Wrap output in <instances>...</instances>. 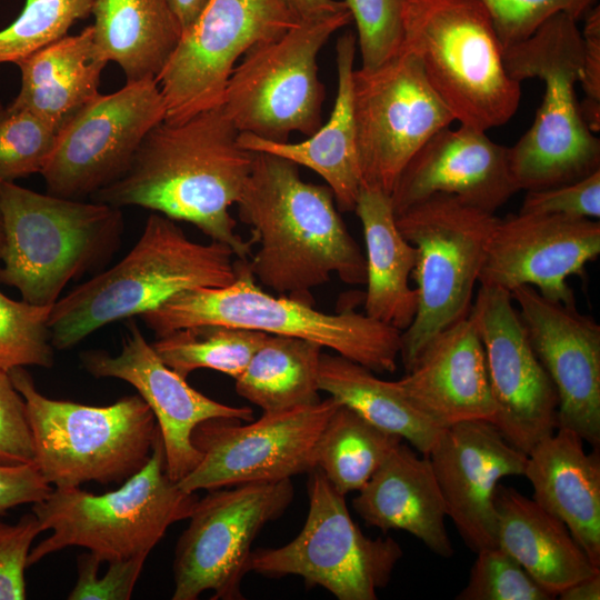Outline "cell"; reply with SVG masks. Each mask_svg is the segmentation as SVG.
Segmentation results:
<instances>
[{
    "instance_id": "obj_1",
    "label": "cell",
    "mask_w": 600,
    "mask_h": 600,
    "mask_svg": "<svg viewBox=\"0 0 600 600\" xmlns=\"http://www.w3.org/2000/svg\"><path fill=\"white\" fill-rule=\"evenodd\" d=\"M239 134L221 103L180 121L164 119L147 133L127 172L92 201L138 206L192 223L248 260L254 243L236 232L230 213L254 157L240 146Z\"/></svg>"
},
{
    "instance_id": "obj_2",
    "label": "cell",
    "mask_w": 600,
    "mask_h": 600,
    "mask_svg": "<svg viewBox=\"0 0 600 600\" xmlns=\"http://www.w3.org/2000/svg\"><path fill=\"white\" fill-rule=\"evenodd\" d=\"M259 249L248 260L257 281L279 296L314 306L312 290L336 273L347 284H366V257L348 231L328 186L302 180L298 166L254 152L236 203Z\"/></svg>"
},
{
    "instance_id": "obj_3",
    "label": "cell",
    "mask_w": 600,
    "mask_h": 600,
    "mask_svg": "<svg viewBox=\"0 0 600 600\" xmlns=\"http://www.w3.org/2000/svg\"><path fill=\"white\" fill-rule=\"evenodd\" d=\"M233 257L229 246L194 242L174 220L151 213L121 261L51 307V343L70 349L99 328L141 316L182 291L226 287L237 277Z\"/></svg>"
},
{
    "instance_id": "obj_4",
    "label": "cell",
    "mask_w": 600,
    "mask_h": 600,
    "mask_svg": "<svg viewBox=\"0 0 600 600\" xmlns=\"http://www.w3.org/2000/svg\"><path fill=\"white\" fill-rule=\"evenodd\" d=\"M237 277L226 287L182 291L141 314L157 337L178 329L226 326L296 337L329 348L374 373L394 372L401 331L350 308L324 313L287 296L263 291L248 260H236Z\"/></svg>"
},
{
    "instance_id": "obj_5",
    "label": "cell",
    "mask_w": 600,
    "mask_h": 600,
    "mask_svg": "<svg viewBox=\"0 0 600 600\" xmlns=\"http://www.w3.org/2000/svg\"><path fill=\"white\" fill-rule=\"evenodd\" d=\"M582 53L578 21L564 13L503 50L511 79L521 83L538 78L544 83L532 126L509 147V167L519 191L570 183L600 170V140L584 121L574 91Z\"/></svg>"
},
{
    "instance_id": "obj_6",
    "label": "cell",
    "mask_w": 600,
    "mask_h": 600,
    "mask_svg": "<svg viewBox=\"0 0 600 600\" xmlns=\"http://www.w3.org/2000/svg\"><path fill=\"white\" fill-rule=\"evenodd\" d=\"M402 49L460 124L487 131L517 112L521 89L481 0H407Z\"/></svg>"
},
{
    "instance_id": "obj_7",
    "label": "cell",
    "mask_w": 600,
    "mask_h": 600,
    "mask_svg": "<svg viewBox=\"0 0 600 600\" xmlns=\"http://www.w3.org/2000/svg\"><path fill=\"white\" fill-rule=\"evenodd\" d=\"M4 244L0 282L22 299L53 306L67 283L117 248L123 229L119 208L39 193L0 181Z\"/></svg>"
},
{
    "instance_id": "obj_8",
    "label": "cell",
    "mask_w": 600,
    "mask_h": 600,
    "mask_svg": "<svg viewBox=\"0 0 600 600\" xmlns=\"http://www.w3.org/2000/svg\"><path fill=\"white\" fill-rule=\"evenodd\" d=\"M199 497L170 479L161 434L147 464L103 494L53 488L32 504L51 534L29 553L28 567L68 547H83L101 562L148 557L174 522L188 519Z\"/></svg>"
},
{
    "instance_id": "obj_9",
    "label": "cell",
    "mask_w": 600,
    "mask_h": 600,
    "mask_svg": "<svg viewBox=\"0 0 600 600\" xmlns=\"http://www.w3.org/2000/svg\"><path fill=\"white\" fill-rule=\"evenodd\" d=\"M8 373L26 402L34 463L53 488L121 483L149 461L160 431L139 394L86 406L44 397L24 367Z\"/></svg>"
},
{
    "instance_id": "obj_10",
    "label": "cell",
    "mask_w": 600,
    "mask_h": 600,
    "mask_svg": "<svg viewBox=\"0 0 600 600\" xmlns=\"http://www.w3.org/2000/svg\"><path fill=\"white\" fill-rule=\"evenodd\" d=\"M499 218L454 196L433 194L396 216L401 234L418 251L413 277L418 307L401 332L406 372L439 332L467 317Z\"/></svg>"
},
{
    "instance_id": "obj_11",
    "label": "cell",
    "mask_w": 600,
    "mask_h": 600,
    "mask_svg": "<svg viewBox=\"0 0 600 600\" xmlns=\"http://www.w3.org/2000/svg\"><path fill=\"white\" fill-rule=\"evenodd\" d=\"M352 21L348 9L300 20L281 37L251 48L226 84L221 106L240 133L288 141L322 126L324 87L318 54L330 37Z\"/></svg>"
},
{
    "instance_id": "obj_12",
    "label": "cell",
    "mask_w": 600,
    "mask_h": 600,
    "mask_svg": "<svg viewBox=\"0 0 600 600\" xmlns=\"http://www.w3.org/2000/svg\"><path fill=\"white\" fill-rule=\"evenodd\" d=\"M309 510L302 529L278 548L252 550L249 572L278 579L298 576L339 600H376L402 558L391 537L369 538L352 520L344 494L319 469L309 472Z\"/></svg>"
},
{
    "instance_id": "obj_13",
    "label": "cell",
    "mask_w": 600,
    "mask_h": 600,
    "mask_svg": "<svg viewBox=\"0 0 600 600\" xmlns=\"http://www.w3.org/2000/svg\"><path fill=\"white\" fill-rule=\"evenodd\" d=\"M291 479L210 490L198 499L173 558V600L244 599L241 591L252 543L293 500Z\"/></svg>"
},
{
    "instance_id": "obj_14",
    "label": "cell",
    "mask_w": 600,
    "mask_h": 600,
    "mask_svg": "<svg viewBox=\"0 0 600 600\" xmlns=\"http://www.w3.org/2000/svg\"><path fill=\"white\" fill-rule=\"evenodd\" d=\"M352 110L362 183L388 194L424 142L456 121L404 49L374 70H353Z\"/></svg>"
},
{
    "instance_id": "obj_15",
    "label": "cell",
    "mask_w": 600,
    "mask_h": 600,
    "mask_svg": "<svg viewBox=\"0 0 600 600\" xmlns=\"http://www.w3.org/2000/svg\"><path fill=\"white\" fill-rule=\"evenodd\" d=\"M340 404L329 396L314 404L263 412L247 424L223 418L203 421L192 432L201 459L177 483L197 492L309 473L316 469L320 434Z\"/></svg>"
},
{
    "instance_id": "obj_16",
    "label": "cell",
    "mask_w": 600,
    "mask_h": 600,
    "mask_svg": "<svg viewBox=\"0 0 600 600\" xmlns=\"http://www.w3.org/2000/svg\"><path fill=\"white\" fill-rule=\"evenodd\" d=\"M299 21L280 0H209L156 79L166 120L180 121L219 104L238 60Z\"/></svg>"
},
{
    "instance_id": "obj_17",
    "label": "cell",
    "mask_w": 600,
    "mask_h": 600,
    "mask_svg": "<svg viewBox=\"0 0 600 600\" xmlns=\"http://www.w3.org/2000/svg\"><path fill=\"white\" fill-rule=\"evenodd\" d=\"M166 113L156 79L99 93L58 133L41 172L47 193L78 200L121 178L147 133Z\"/></svg>"
},
{
    "instance_id": "obj_18",
    "label": "cell",
    "mask_w": 600,
    "mask_h": 600,
    "mask_svg": "<svg viewBox=\"0 0 600 600\" xmlns=\"http://www.w3.org/2000/svg\"><path fill=\"white\" fill-rule=\"evenodd\" d=\"M511 292L480 286L470 316L483 344L494 427L514 448L528 454L558 428V397L534 353Z\"/></svg>"
},
{
    "instance_id": "obj_19",
    "label": "cell",
    "mask_w": 600,
    "mask_h": 600,
    "mask_svg": "<svg viewBox=\"0 0 600 600\" xmlns=\"http://www.w3.org/2000/svg\"><path fill=\"white\" fill-rule=\"evenodd\" d=\"M599 253V220L509 214L499 218L491 234L479 283L510 292L527 284L547 299L574 306L567 279L581 276Z\"/></svg>"
},
{
    "instance_id": "obj_20",
    "label": "cell",
    "mask_w": 600,
    "mask_h": 600,
    "mask_svg": "<svg viewBox=\"0 0 600 600\" xmlns=\"http://www.w3.org/2000/svg\"><path fill=\"white\" fill-rule=\"evenodd\" d=\"M532 349L558 397V428L600 444V324L577 309L544 298L531 286L511 291Z\"/></svg>"
},
{
    "instance_id": "obj_21",
    "label": "cell",
    "mask_w": 600,
    "mask_h": 600,
    "mask_svg": "<svg viewBox=\"0 0 600 600\" xmlns=\"http://www.w3.org/2000/svg\"><path fill=\"white\" fill-rule=\"evenodd\" d=\"M129 327L119 354L88 350L80 354L81 363L96 378H117L137 389L157 420L167 473L178 482L201 459L192 443L198 424L218 418L252 421L253 411L214 401L190 387L159 358L134 322Z\"/></svg>"
},
{
    "instance_id": "obj_22",
    "label": "cell",
    "mask_w": 600,
    "mask_h": 600,
    "mask_svg": "<svg viewBox=\"0 0 600 600\" xmlns=\"http://www.w3.org/2000/svg\"><path fill=\"white\" fill-rule=\"evenodd\" d=\"M428 458L446 510L476 553L497 546L494 494L499 481L523 476L527 454L511 446L489 421L443 428Z\"/></svg>"
},
{
    "instance_id": "obj_23",
    "label": "cell",
    "mask_w": 600,
    "mask_h": 600,
    "mask_svg": "<svg viewBox=\"0 0 600 600\" xmlns=\"http://www.w3.org/2000/svg\"><path fill=\"white\" fill-rule=\"evenodd\" d=\"M518 188L509 167V147L486 131L460 124L431 136L401 171L390 194L394 214L446 193L488 212L503 206Z\"/></svg>"
},
{
    "instance_id": "obj_24",
    "label": "cell",
    "mask_w": 600,
    "mask_h": 600,
    "mask_svg": "<svg viewBox=\"0 0 600 600\" xmlns=\"http://www.w3.org/2000/svg\"><path fill=\"white\" fill-rule=\"evenodd\" d=\"M396 382L418 409L443 428L494 420L484 349L470 313L432 338Z\"/></svg>"
},
{
    "instance_id": "obj_25",
    "label": "cell",
    "mask_w": 600,
    "mask_h": 600,
    "mask_svg": "<svg viewBox=\"0 0 600 600\" xmlns=\"http://www.w3.org/2000/svg\"><path fill=\"white\" fill-rule=\"evenodd\" d=\"M358 492L352 506L367 526L404 530L433 553L452 557L447 510L428 456L401 442Z\"/></svg>"
},
{
    "instance_id": "obj_26",
    "label": "cell",
    "mask_w": 600,
    "mask_h": 600,
    "mask_svg": "<svg viewBox=\"0 0 600 600\" xmlns=\"http://www.w3.org/2000/svg\"><path fill=\"white\" fill-rule=\"evenodd\" d=\"M527 454L532 499L560 519L600 569V458L572 430L557 428Z\"/></svg>"
},
{
    "instance_id": "obj_27",
    "label": "cell",
    "mask_w": 600,
    "mask_h": 600,
    "mask_svg": "<svg viewBox=\"0 0 600 600\" xmlns=\"http://www.w3.org/2000/svg\"><path fill=\"white\" fill-rule=\"evenodd\" d=\"M357 37L352 32L340 36L336 44L338 89L327 123L306 140H267L250 133H240V146L252 152H267L284 158L298 167L318 173L331 189L340 211H354L362 186L352 110V73Z\"/></svg>"
},
{
    "instance_id": "obj_28",
    "label": "cell",
    "mask_w": 600,
    "mask_h": 600,
    "mask_svg": "<svg viewBox=\"0 0 600 600\" xmlns=\"http://www.w3.org/2000/svg\"><path fill=\"white\" fill-rule=\"evenodd\" d=\"M107 63L91 26L67 34L16 63L21 86L11 104L33 113L59 133L98 97Z\"/></svg>"
},
{
    "instance_id": "obj_29",
    "label": "cell",
    "mask_w": 600,
    "mask_h": 600,
    "mask_svg": "<svg viewBox=\"0 0 600 600\" xmlns=\"http://www.w3.org/2000/svg\"><path fill=\"white\" fill-rule=\"evenodd\" d=\"M494 506L497 546L552 596L600 573L566 524L533 499L498 484Z\"/></svg>"
},
{
    "instance_id": "obj_30",
    "label": "cell",
    "mask_w": 600,
    "mask_h": 600,
    "mask_svg": "<svg viewBox=\"0 0 600 600\" xmlns=\"http://www.w3.org/2000/svg\"><path fill=\"white\" fill-rule=\"evenodd\" d=\"M366 242L364 313L401 332L412 322L418 293L409 284L417 248L399 231L390 194L363 184L354 208Z\"/></svg>"
},
{
    "instance_id": "obj_31",
    "label": "cell",
    "mask_w": 600,
    "mask_h": 600,
    "mask_svg": "<svg viewBox=\"0 0 600 600\" xmlns=\"http://www.w3.org/2000/svg\"><path fill=\"white\" fill-rule=\"evenodd\" d=\"M94 42L127 82L157 79L182 29L169 0H93Z\"/></svg>"
},
{
    "instance_id": "obj_32",
    "label": "cell",
    "mask_w": 600,
    "mask_h": 600,
    "mask_svg": "<svg viewBox=\"0 0 600 600\" xmlns=\"http://www.w3.org/2000/svg\"><path fill=\"white\" fill-rule=\"evenodd\" d=\"M319 389L376 427L407 440L423 456L429 454L443 430L403 394L396 381L382 380L339 354H321Z\"/></svg>"
},
{
    "instance_id": "obj_33",
    "label": "cell",
    "mask_w": 600,
    "mask_h": 600,
    "mask_svg": "<svg viewBox=\"0 0 600 600\" xmlns=\"http://www.w3.org/2000/svg\"><path fill=\"white\" fill-rule=\"evenodd\" d=\"M322 347L287 336L268 334L237 377L236 391L263 412L319 402Z\"/></svg>"
},
{
    "instance_id": "obj_34",
    "label": "cell",
    "mask_w": 600,
    "mask_h": 600,
    "mask_svg": "<svg viewBox=\"0 0 600 600\" xmlns=\"http://www.w3.org/2000/svg\"><path fill=\"white\" fill-rule=\"evenodd\" d=\"M402 441L340 404L320 434L316 468L346 496L359 491Z\"/></svg>"
},
{
    "instance_id": "obj_35",
    "label": "cell",
    "mask_w": 600,
    "mask_h": 600,
    "mask_svg": "<svg viewBox=\"0 0 600 600\" xmlns=\"http://www.w3.org/2000/svg\"><path fill=\"white\" fill-rule=\"evenodd\" d=\"M266 336L226 326H200L157 337L151 346L159 358L183 378L207 368L236 379Z\"/></svg>"
},
{
    "instance_id": "obj_36",
    "label": "cell",
    "mask_w": 600,
    "mask_h": 600,
    "mask_svg": "<svg viewBox=\"0 0 600 600\" xmlns=\"http://www.w3.org/2000/svg\"><path fill=\"white\" fill-rule=\"evenodd\" d=\"M93 0H26L20 14L0 30V63H17L67 36L91 14Z\"/></svg>"
},
{
    "instance_id": "obj_37",
    "label": "cell",
    "mask_w": 600,
    "mask_h": 600,
    "mask_svg": "<svg viewBox=\"0 0 600 600\" xmlns=\"http://www.w3.org/2000/svg\"><path fill=\"white\" fill-rule=\"evenodd\" d=\"M52 306L14 301L0 291V369L53 364L48 319Z\"/></svg>"
},
{
    "instance_id": "obj_38",
    "label": "cell",
    "mask_w": 600,
    "mask_h": 600,
    "mask_svg": "<svg viewBox=\"0 0 600 600\" xmlns=\"http://www.w3.org/2000/svg\"><path fill=\"white\" fill-rule=\"evenodd\" d=\"M58 133L33 113L0 102V181L42 172Z\"/></svg>"
},
{
    "instance_id": "obj_39",
    "label": "cell",
    "mask_w": 600,
    "mask_h": 600,
    "mask_svg": "<svg viewBox=\"0 0 600 600\" xmlns=\"http://www.w3.org/2000/svg\"><path fill=\"white\" fill-rule=\"evenodd\" d=\"M556 597L543 589L500 547L477 552L464 589L458 600H550Z\"/></svg>"
},
{
    "instance_id": "obj_40",
    "label": "cell",
    "mask_w": 600,
    "mask_h": 600,
    "mask_svg": "<svg viewBox=\"0 0 600 600\" xmlns=\"http://www.w3.org/2000/svg\"><path fill=\"white\" fill-rule=\"evenodd\" d=\"M343 1L357 26L361 69L374 70L402 51L407 0Z\"/></svg>"
},
{
    "instance_id": "obj_41",
    "label": "cell",
    "mask_w": 600,
    "mask_h": 600,
    "mask_svg": "<svg viewBox=\"0 0 600 600\" xmlns=\"http://www.w3.org/2000/svg\"><path fill=\"white\" fill-rule=\"evenodd\" d=\"M598 0H481L503 50L531 37L546 21L564 13L580 21Z\"/></svg>"
},
{
    "instance_id": "obj_42",
    "label": "cell",
    "mask_w": 600,
    "mask_h": 600,
    "mask_svg": "<svg viewBox=\"0 0 600 600\" xmlns=\"http://www.w3.org/2000/svg\"><path fill=\"white\" fill-rule=\"evenodd\" d=\"M147 557L111 561L102 577L98 576L101 561L91 552L78 557V579L70 600H128L142 571Z\"/></svg>"
},
{
    "instance_id": "obj_43",
    "label": "cell",
    "mask_w": 600,
    "mask_h": 600,
    "mask_svg": "<svg viewBox=\"0 0 600 600\" xmlns=\"http://www.w3.org/2000/svg\"><path fill=\"white\" fill-rule=\"evenodd\" d=\"M519 212L599 220L600 170L570 183L527 191Z\"/></svg>"
},
{
    "instance_id": "obj_44",
    "label": "cell",
    "mask_w": 600,
    "mask_h": 600,
    "mask_svg": "<svg viewBox=\"0 0 600 600\" xmlns=\"http://www.w3.org/2000/svg\"><path fill=\"white\" fill-rule=\"evenodd\" d=\"M40 532L43 530L33 512L14 524L0 522V600L26 599L24 570L32 541Z\"/></svg>"
},
{
    "instance_id": "obj_45",
    "label": "cell",
    "mask_w": 600,
    "mask_h": 600,
    "mask_svg": "<svg viewBox=\"0 0 600 600\" xmlns=\"http://www.w3.org/2000/svg\"><path fill=\"white\" fill-rule=\"evenodd\" d=\"M34 463V444L26 402L7 371L0 369V464Z\"/></svg>"
},
{
    "instance_id": "obj_46",
    "label": "cell",
    "mask_w": 600,
    "mask_h": 600,
    "mask_svg": "<svg viewBox=\"0 0 600 600\" xmlns=\"http://www.w3.org/2000/svg\"><path fill=\"white\" fill-rule=\"evenodd\" d=\"M582 67L579 83L584 92L580 104L584 121L592 132L600 130V7L584 17Z\"/></svg>"
},
{
    "instance_id": "obj_47",
    "label": "cell",
    "mask_w": 600,
    "mask_h": 600,
    "mask_svg": "<svg viewBox=\"0 0 600 600\" xmlns=\"http://www.w3.org/2000/svg\"><path fill=\"white\" fill-rule=\"evenodd\" d=\"M52 489L36 463L0 464V516L18 506L46 499Z\"/></svg>"
},
{
    "instance_id": "obj_48",
    "label": "cell",
    "mask_w": 600,
    "mask_h": 600,
    "mask_svg": "<svg viewBox=\"0 0 600 600\" xmlns=\"http://www.w3.org/2000/svg\"><path fill=\"white\" fill-rule=\"evenodd\" d=\"M300 20H309L329 16L348 9L342 0H280ZM349 10V9H348Z\"/></svg>"
},
{
    "instance_id": "obj_49",
    "label": "cell",
    "mask_w": 600,
    "mask_h": 600,
    "mask_svg": "<svg viewBox=\"0 0 600 600\" xmlns=\"http://www.w3.org/2000/svg\"><path fill=\"white\" fill-rule=\"evenodd\" d=\"M561 600H599L600 599V573L581 579L557 596Z\"/></svg>"
},
{
    "instance_id": "obj_50",
    "label": "cell",
    "mask_w": 600,
    "mask_h": 600,
    "mask_svg": "<svg viewBox=\"0 0 600 600\" xmlns=\"http://www.w3.org/2000/svg\"><path fill=\"white\" fill-rule=\"evenodd\" d=\"M208 1L209 0H169L182 31L193 23Z\"/></svg>"
},
{
    "instance_id": "obj_51",
    "label": "cell",
    "mask_w": 600,
    "mask_h": 600,
    "mask_svg": "<svg viewBox=\"0 0 600 600\" xmlns=\"http://www.w3.org/2000/svg\"><path fill=\"white\" fill-rule=\"evenodd\" d=\"M4 244V227H3V216H2V208H1V191H0V259L2 256Z\"/></svg>"
}]
</instances>
